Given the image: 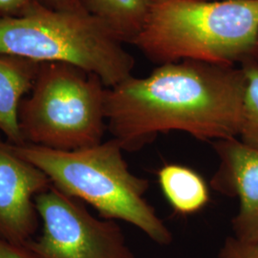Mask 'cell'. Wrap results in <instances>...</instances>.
<instances>
[{"mask_svg":"<svg viewBox=\"0 0 258 258\" xmlns=\"http://www.w3.org/2000/svg\"><path fill=\"white\" fill-rule=\"evenodd\" d=\"M0 258H33L24 246L0 238Z\"/></svg>","mask_w":258,"mask_h":258,"instance_id":"2e32d148","label":"cell"},{"mask_svg":"<svg viewBox=\"0 0 258 258\" xmlns=\"http://www.w3.org/2000/svg\"><path fill=\"white\" fill-rule=\"evenodd\" d=\"M153 0H81L83 7L123 43H133L146 24Z\"/></svg>","mask_w":258,"mask_h":258,"instance_id":"8fae6325","label":"cell"},{"mask_svg":"<svg viewBox=\"0 0 258 258\" xmlns=\"http://www.w3.org/2000/svg\"><path fill=\"white\" fill-rule=\"evenodd\" d=\"M40 64L0 54V131L13 145L25 144L19 125V108L23 97L34 86Z\"/></svg>","mask_w":258,"mask_h":258,"instance_id":"9c48e42d","label":"cell"},{"mask_svg":"<svg viewBox=\"0 0 258 258\" xmlns=\"http://www.w3.org/2000/svg\"><path fill=\"white\" fill-rule=\"evenodd\" d=\"M132 44L159 65L258 60V0H153Z\"/></svg>","mask_w":258,"mask_h":258,"instance_id":"7a4b0ae2","label":"cell"},{"mask_svg":"<svg viewBox=\"0 0 258 258\" xmlns=\"http://www.w3.org/2000/svg\"><path fill=\"white\" fill-rule=\"evenodd\" d=\"M42 7L53 12H76L85 10L81 0H36Z\"/></svg>","mask_w":258,"mask_h":258,"instance_id":"9a60e30c","label":"cell"},{"mask_svg":"<svg viewBox=\"0 0 258 258\" xmlns=\"http://www.w3.org/2000/svg\"><path fill=\"white\" fill-rule=\"evenodd\" d=\"M40 8L36 0H0V20L21 18Z\"/></svg>","mask_w":258,"mask_h":258,"instance_id":"5bb4252c","label":"cell"},{"mask_svg":"<svg viewBox=\"0 0 258 258\" xmlns=\"http://www.w3.org/2000/svg\"><path fill=\"white\" fill-rule=\"evenodd\" d=\"M241 68L246 76V89L238 139L258 150V60L249 59Z\"/></svg>","mask_w":258,"mask_h":258,"instance_id":"7c38bea8","label":"cell"},{"mask_svg":"<svg viewBox=\"0 0 258 258\" xmlns=\"http://www.w3.org/2000/svg\"><path fill=\"white\" fill-rule=\"evenodd\" d=\"M246 76L235 65L183 60L107 88L106 127L123 151H137L161 133L202 141L238 138Z\"/></svg>","mask_w":258,"mask_h":258,"instance_id":"6da1fadb","label":"cell"},{"mask_svg":"<svg viewBox=\"0 0 258 258\" xmlns=\"http://www.w3.org/2000/svg\"><path fill=\"white\" fill-rule=\"evenodd\" d=\"M42 232L24 247L33 258H135L119 224L99 219L53 184L35 198Z\"/></svg>","mask_w":258,"mask_h":258,"instance_id":"8992f818","label":"cell"},{"mask_svg":"<svg viewBox=\"0 0 258 258\" xmlns=\"http://www.w3.org/2000/svg\"><path fill=\"white\" fill-rule=\"evenodd\" d=\"M51 185L41 169L0 139V238L19 246L33 239L40 219L35 198Z\"/></svg>","mask_w":258,"mask_h":258,"instance_id":"52a82bcc","label":"cell"},{"mask_svg":"<svg viewBox=\"0 0 258 258\" xmlns=\"http://www.w3.org/2000/svg\"><path fill=\"white\" fill-rule=\"evenodd\" d=\"M217 258H258V240L242 242L234 236L228 237L222 245Z\"/></svg>","mask_w":258,"mask_h":258,"instance_id":"4fadbf2b","label":"cell"},{"mask_svg":"<svg viewBox=\"0 0 258 258\" xmlns=\"http://www.w3.org/2000/svg\"><path fill=\"white\" fill-rule=\"evenodd\" d=\"M122 44L86 10L53 12L42 7L0 20V54L73 65L98 76L107 88L132 76L134 57Z\"/></svg>","mask_w":258,"mask_h":258,"instance_id":"277c9868","label":"cell"},{"mask_svg":"<svg viewBox=\"0 0 258 258\" xmlns=\"http://www.w3.org/2000/svg\"><path fill=\"white\" fill-rule=\"evenodd\" d=\"M158 181L167 202L180 215L200 212L210 201V189L203 177L187 166L166 165L159 169Z\"/></svg>","mask_w":258,"mask_h":258,"instance_id":"30bf717a","label":"cell"},{"mask_svg":"<svg viewBox=\"0 0 258 258\" xmlns=\"http://www.w3.org/2000/svg\"><path fill=\"white\" fill-rule=\"evenodd\" d=\"M219 166L211 186L219 194L237 197L239 209L231 221L233 236L242 242L258 240V150L238 138L213 142Z\"/></svg>","mask_w":258,"mask_h":258,"instance_id":"ba28073f","label":"cell"},{"mask_svg":"<svg viewBox=\"0 0 258 258\" xmlns=\"http://www.w3.org/2000/svg\"><path fill=\"white\" fill-rule=\"evenodd\" d=\"M107 87L96 75L63 62L41 63L19 108L25 144L78 150L101 144Z\"/></svg>","mask_w":258,"mask_h":258,"instance_id":"5b68a950","label":"cell"},{"mask_svg":"<svg viewBox=\"0 0 258 258\" xmlns=\"http://www.w3.org/2000/svg\"><path fill=\"white\" fill-rule=\"evenodd\" d=\"M13 147L57 189L91 205L103 219L131 224L160 246L171 244V231L145 197L148 180L129 170L116 140L70 151L27 143Z\"/></svg>","mask_w":258,"mask_h":258,"instance_id":"3957f363","label":"cell"}]
</instances>
